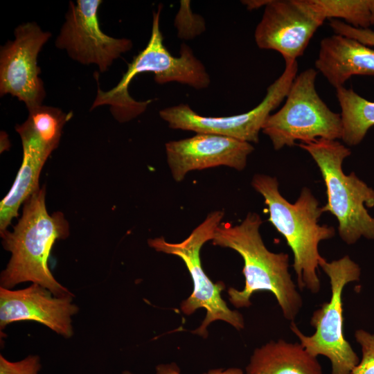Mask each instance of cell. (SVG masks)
<instances>
[{
	"mask_svg": "<svg viewBox=\"0 0 374 374\" xmlns=\"http://www.w3.org/2000/svg\"><path fill=\"white\" fill-rule=\"evenodd\" d=\"M315 17L325 19L345 20L347 24L357 28H368L371 17L368 0H299Z\"/></svg>",
	"mask_w": 374,
	"mask_h": 374,
	"instance_id": "d6986e66",
	"label": "cell"
},
{
	"mask_svg": "<svg viewBox=\"0 0 374 374\" xmlns=\"http://www.w3.org/2000/svg\"><path fill=\"white\" fill-rule=\"evenodd\" d=\"M224 215L223 211L208 213L205 220L180 242H169L163 237L148 240V245L157 251L178 256L185 263L193 280V291L182 301L181 310L186 315H190L199 308L206 310V317L201 326L193 331L204 337L208 335V325L217 320L224 321L237 330L244 327L242 315L238 311L231 310L221 296L225 285L221 281L214 283L204 272L200 260L202 247L206 242L212 240Z\"/></svg>",
	"mask_w": 374,
	"mask_h": 374,
	"instance_id": "ba28073f",
	"label": "cell"
},
{
	"mask_svg": "<svg viewBox=\"0 0 374 374\" xmlns=\"http://www.w3.org/2000/svg\"><path fill=\"white\" fill-rule=\"evenodd\" d=\"M23 148V159L11 189L0 203V232L6 231L28 197L39 188L41 170L57 148L62 132L55 127L29 117L15 126Z\"/></svg>",
	"mask_w": 374,
	"mask_h": 374,
	"instance_id": "4fadbf2b",
	"label": "cell"
},
{
	"mask_svg": "<svg viewBox=\"0 0 374 374\" xmlns=\"http://www.w3.org/2000/svg\"><path fill=\"white\" fill-rule=\"evenodd\" d=\"M262 223L258 213H249L239 224L221 223L211 241L215 246L235 251L244 260L245 284L242 290H228L230 302L236 308H247L251 305L254 293L269 291L275 296L283 317L292 322L303 306V299L289 271V255L268 250L260 233Z\"/></svg>",
	"mask_w": 374,
	"mask_h": 374,
	"instance_id": "6da1fadb",
	"label": "cell"
},
{
	"mask_svg": "<svg viewBox=\"0 0 374 374\" xmlns=\"http://www.w3.org/2000/svg\"><path fill=\"white\" fill-rule=\"evenodd\" d=\"M122 374H133L125 371ZM156 374H181L175 364H159L156 367ZM204 374H243V371L238 368H229L227 369H213Z\"/></svg>",
	"mask_w": 374,
	"mask_h": 374,
	"instance_id": "603a6c76",
	"label": "cell"
},
{
	"mask_svg": "<svg viewBox=\"0 0 374 374\" xmlns=\"http://www.w3.org/2000/svg\"><path fill=\"white\" fill-rule=\"evenodd\" d=\"M102 3L100 0L69 1L55 46L65 50L73 60L85 65L96 64L100 72H105L114 60L132 49V42L103 32L98 17Z\"/></svg>",
	"mask_w": 374,
	"mask_h": 374,
	"instance_id": "30bf717a",
	"label": "cell"
},
{
	"mask_svg": "<svg viewBox=\"0 0 374 374\" xmlns=\"http://www.w3.org/2000/svg\"><path fill=\"white\" fill-rule=\"evenodd\" d=\"M268 0H251L242 1V3L247 6L248 10L257 9L267 4Z\"/></svg>",
	"mask_w": 374,
	"mask_h": 374,
	"instance_id": "cb8c5ba5",
	"label": "cell"
},
{
	"mask_svg": "<svg viewBox=\"0 0 374 374\" xmlns=\"http://www.w3.org/2000/svg\"><path fill=\"white\" fill-rule=\"evenodd\" d=\"M336 96L341 107V139L348 145H356L374 125V102L344 87L336 89Z\"/></svg>",
	"mask_w": 374,
	"mask_h": 374,
	"instance_id": "ac0fdd59",
	"label": "cell"
},
{
	"mask_svg": "<svg viewBox=\"0 0 374 374\" xmlns=\"http://www.w3.org/2000/svg\"><path fill=\"white\" fill-rule=\"evenodd\" d=\"M323 23L299 0H268L255 30V42L261 49L278 52L290 63L303 54Z\"/></svg>",
	"mask_w": 374,
	"mask_h": 374,
	"instance_id": "7c38bea8",
	"label": "cell"
},
{
	"mask_svg": "<svg viewBox=\"0 0 374 374\" xmlns=\"http://www.w3.org/2000/svg\"><path fill=\"white\" fill-rule=\"evenodd\" d=\"M251 186L262 196L269 213V221L283 235L293 253L292 267L299 289L317 294L321 290L317 270L323 259L319 244L335 235L333 226L318 224L323 213L318 200L304 187L297 200L289 202L280 193L277 179L267 175H255Z\"/></svg>",
	"mask_w": 374,
	"mask_h": 374,
	"instance_id": "3957f363",
	"label": "cell"
},
{
	"mask_svg": "<svg viewBox=\"0 0 374 374\" xmlns=\"http://www.w3.org/2000/svg\"><path fill=\"white\" fill-rule=\"evenodd\" d=\"M41 367L40 359L35 355L17 362H10L0 355V374H38Z\"/></svg>",
	"mask_w": 374,
	"mask_h": 374,
	"instance_id": "44dd1931",
	"label": "cell"
},
{
	"mask_svg": "<svg viewBox=\"0 0 374 374\" xmlns=\"http://www.w3.org/2000/svg\"><path fill=\"white\" fill-rule=\"evenodd\" d=\"M297 71V61L285 64L283 73L267 87L260 103L245 113L228 116H204L194 112L188 104L181 103L162 109L159 116L172 129L218 134L257 143L264 123L286 98Z\"/></svg>",
	"mask_w": 374,
	"mask_h": 374,
	"instance_id": "9c48e42d",
	"label": "cell"
},
{
	"mask_svg": "<svg viewBox=\"0 0 374 374\" xmlns=\"http://www.w3.org/2000/svg\"><path fill=\"white\" fill-rule=\"evenodd\" d=\"M299 146L311 155L319 168L328 197L321 211L335 216L341 239L347 244L362 237L374 240V218L366 209L374 206V190L355 172L347 175L342 169L350 150L337 140L324 139L300 143Z\"/></svg>",
	"mask_w": 374,
	"mask_h": 374,
	"instance_id": "277c9868",
	"label": "cell"
},
{
	"mask_svg": "<svg viewBox=\"0 0 374 374\" xmlns=\"http://www.w3.org/2000/svg\"><path fill=\"white\" fill-rule=\"evenodd\" d=\"M355 338L361 347L362 358L351 374H374V334L358 329Z\"/></svg>",
	"mask_w": 374,
	"mask_h": 374,
	"instance_id": "ffe728a7",
	"label": "cell"
},
{
	"mask_svg": "<svg viewBox=\"0 0 374 374\" xmlns=\"http://www.w3.org/2000/svg\"><path fill=\"white\" fill-rule=\"evenodd\" d=\"M45 186L24 202L22 215L12 231H1L2 244L11 258L0 277L1 287L11 289L24 282L38 284L56 296L72 294L51 274L48 260L57 240L69 235V225L61 212L50 215L46 207Z\"/></svg>",
	"mask_w": 374,
	"mask_h": 374,
	"instance_id": "7a4b0ae2",
	"label": "cell"
},
{
	"mask_svg": "<svg viewBox=\"0 0 374 374\" xmlns=\"http://www.w3.org/2000/svg\"><path fill=\"white\" fill-rule=\"evenodd\" d=\"M247 374H323L317 357L299 342L271 341L253 350Z\"/></svg>",
	"mask_w": 374,
	"mask_h": 374,
	"instance_id": "e0dca14e",
	"label": "cell"
},
{
	"mask_svg": "<svg viewBox=\"0 0 374 374\" xmlns=\"http://www.w3.org/2000/svg\"><path fill=\"white\" fill-rule=\"evenodd\" d=\"M165 147L168 165L176 182L182 181L190 171L213 167L224 166L242 170L254 150L250 143L204 133L168 141Z\"/></svg>",
	"mask_w": 374,
	"mask_h": 374,
	"instance_id": "5bb4252c",
	"label": "cell"
},
{
	"mask_svg": "<svg viewBox=\"0 0 374 374\" xmlns=\"http://www.w3.org/2000/svg\"><path fill=\"white\" fill-rule=\"evenodd\" d=\"M0 51V95L16 97L28 111L42 105L46 91L37 56L51 36L35 22L20 24Z\"/></svg>",
	"mask_w": 374,
	"mask_h": 374,
	"instance_id": "8fae6325",
	"label": "cell"
},
{
	"mask_svg": "<svg viewBox=\"0 0 374 374\" xmlns=\"http://www.w3.org/2000/svg\"><path fill=\"white\" fill-rule=\"evenodd\" d=\"M319 267L330 280V301L312 313L310 323L315 329L313 335L303 334L294 321L290 329L309 353L330 360L331 374H351L360 359L344 337L342 296L346 285L359 280L361 269L348 255L331 262L323 258Z\"/></svg>",
	"mask_w": 374,
	"mask_h": 374,
	"instance_id": "8992f818",
	"label": "cell"
},
{
	"mask_svg": "<svg viewBox=\"0 0 374 374\" xmlns=\"http://www.w3.org/2000/svg\"><path fill=\"white\" fill-rule=\"evenodd\" d=\"M371 25H374V0H368Z\"/></svg>",
	"mask_w": 374,
	"mask_h": 374,
	"instance_id": "d4e9b609",
	"label": "cell"
},
{
	"mask_svg": "<svg viewBox=\"0 0 374 374\" xmlns=\"http://www.w3.org/2000/svg\"><path fill=\"white\" fill-rule=\"evenodd\" d=\"M73 296H56L36 283L17 290L0 287V328L12 322L33 321L70 338L73 334L71 317L79 311L73 303Z\"/></svg>",
	"mask_w": 374,
	"mask_h": 374,
	"instance_id": "9a60e30c",
	"label": "cell"
},
{
	"mask_svg": "<svg viewBox=\"0 0 374 374\" xmlns=\"http://www.w3.org/2000/svg\"><path fill=\"white\" fill-rule=\"evenodd\" d=\"M315 67L337 89L353 75H374V49L341 35L326 37L320 42Z\"/></svg>",
	"mask_w": 374,
	"mask_h": 374,
	"instance_id": "2e32d148",
	"label": "cell"
},
{
	"mask_svg": "<svg viewBox=\"0 0 374 374\" xmlns=\"http://www.w3.org/2000/svg\"><path fill=\"white\" fill-rule=\"evenodd\" d=\"M329 25L335 34L355 39L368 46H374V31L369 28H355L339 19H330Z\"/></svg>",
	"mask_w": 374,
	"mask_h": 374,
	"instance_id": "7402d4cb",
	"label": "cell"
},
{
	"mask_svg": "<svg viewBox=\"0 0 374 374\" xmlns=\"http://www.w3.org/2000/svg\"><path fill=\"white\" fill-rule=\"evenodd\" d=\"M159 6L153 12L152 31L146 46L127 65V69L119 82L109 91L98 89L96 100L99 105H109L110 112L118 116H127L135 112L140 102L132 98L128 86L139 73H152L158 84L176 82L196 89L208 87L210 76L203 63L195 57L193 50L182 44L179 57L172 56L163 44L160 30Z\"/></svg>",
	"mask_w": 374,
	"mask_h": 374,
	"instance_id": "5b68a950",
	"label": "cell"
},
{
	"mask_svg": "<svg viewBox=\"0 0 374 374\" xmlns=\"http://www.w3.org/2000/svg\"><path fill=\"white\" fill-rule=\"evenodd\" d=\"M318 71L309 68L294 80L283 107L270 114L262 132L278 150L296 141L337 140L342 136L340 114L332 112L319 96L315 86Z\"/></svg>",
	"mask_w": 374,
	"mask_h": 374,
	"instance_id": "52a82bcc",
	"label": "cell"
}]
</instances>
